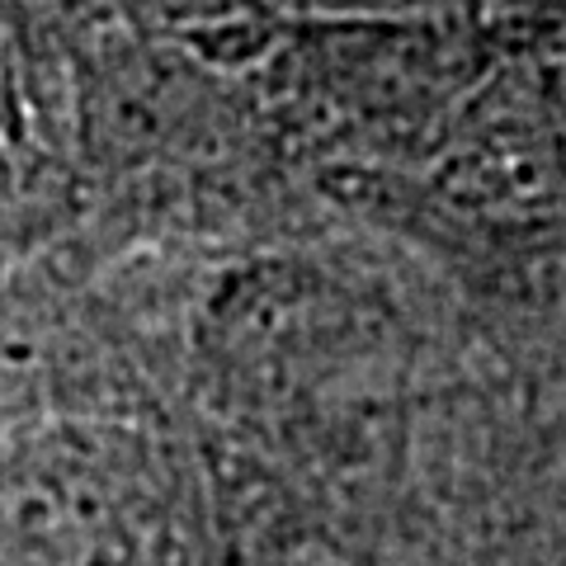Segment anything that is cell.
Wrapping results in <instances>:
<instances>
[{
	"instance_id": "6da1fadb",
	"label": "cell",
	"mask_w": 566,
	"mask_h": 566,
	"mask_svg": "<svg viewBox=\"0 0 566 566\" xmlns=\"http://www.w3.org/2000/svg\"><path fill=\"white\" fill-rule=\"evenodd\" d=\"M114 476L81 458H39L0 482V547L14 566H104L123 547Z\"/></svg>"
},
{
	"instance_id": "7a4b0ae2",
	"label": "cell",
	"mask_w": 566,
	"mask_h": 566,
	"mask_svg": "<svg viewBox=\"0 0 566 566\" xmlns=\"http://www.w3.org/2000/svg\"><path fill=\"white\" fill-rule=\"evenodd\" d=\"M24 62L0 24V133L6 137H24Z\"/></svg>"
},
{
	"instance_id": "3957f363",
	"label": "cell",
	"mask_w": 566,
	"mask_h": 566,
	"mask_svg": "<svg viewBox=\"0 0 566 566\" xmlns=\"http://www.w3.org/2000/svg\"><path fill=\"white\" fill-rule=\"evenodd\" d=\"M14 147H20V137L0 133V222H6V212L14 203V189H20V175H14Z\"/></svg>"
}]
</instances>
